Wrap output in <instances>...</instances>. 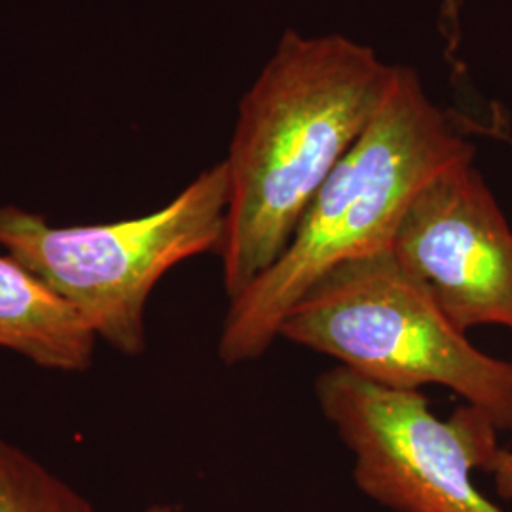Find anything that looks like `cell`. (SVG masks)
<instances>
[{
	"label": "cell",
	"instance_id": "3",
	"mask_svg": "<svg viewBox=\"0 0 512 512\" xmlns=\"http://www.w3.org/2000/svg\"><path fill=\"white\" fill-rule=\"evenodd\" d=\"M279 338L391 391L440 385L512 431V361L475 348L387 247L334 266L281 323Z\"/></svg>",
	"mask_w": 512,
	"mask_h": 512
},
{
	"label": "cell",
	"instance_id": "7",
	"mask_svg": "<svg viewBox=\"0 0 512 512\" xmlns=\"http://www.w3.org/2000/svg\"><path fill=\"white\" fill-rule=\"evenodd\" d=\"M97 336L90 325L14 256L0 253V348L40 368L86 372Z\"/></svg>",
	"mask_w": 512,
	"mask_h": 512
},
{
	"label": "cell",
	"instance_id": "11",
	"mask_svg": "<svg viewBox=\"0 0 512 512\" xmlns=\"http://www.w3.org/2000/svg\"><path fill=\"white\" fill-rule=\"evenodd\" d=\"M141 512H179L173 505H167V503H154L147 509H143Z\"/></svg>",
	"mask_w": 512,
	"mask_h": 512
},
{
	"label": "cell",
	"instance_id": "2",
	"mask_svg": "<svg viewBox=\"0 0 512 512\" xmlns=\"http://www.w3.org/2000/svg\"><path fill=\"white\" fill-rule=\"evenodd\" d=\"M475 147L423 90L410 67H395L384 103L319 188L283 255L230 300L219 357L236 366L260 359L294 304L334 266L391 245L408 205Z\"/></svg>",
	"mask_w": 512,
	"mask_h": 512
},
{
	"label": "cell",
	"instance_id": "1",
	"mask_svg": "<svg viewBox=\"0 0 512 512\" xmlns=\"http://www.w3.org/2000/svg\"><path fill=\"white\" fill-rule=\"evenodd\" d=\"M395 65L342 35L285 31L239 103L219 253L228 300L283 251L332 169L368 128Z\"/></svg>",
	"mask_w": 512,
	"mask_h": 512
},
{
	"label": "cell",
	"instance_id": "6",
	"mask_svg": "<svg viewBox=\"0 0 512 512\" xmlns=\"http://www.w3.org/2000/svg\"><path fill=\"white\" fill-rule=\"evenodd\" d=\"M473 162L421 188L389 249L461 332L512 330V228Z\"/></svg>",
	"mask_w": 512,
	"mask_h": 512
},
{
	"label": "cell",
	"instance_id": "8",
	"mask_svg": "<svg viewBox=\"0 0 512 512\" xmlns=\"http://www.w3.org/2000/svg\"><path fill=\"white\" fill-rule=\"evenodd\" d=\"M0 512H93V505L37 458L0 437Z\"/></svg>",
	"mask_w": 512,
	"mask_h": 512
},
{
	"label": "cell",
	"instance_id": "9",
	"mask_svg": "<svg viewBox=\"0 0 512 512\" xmlns=\"http://www.w3.org/2000/svg\"><path fill=\"white\" fill-rule=\"evenodd\" d=\"M495 492L501 499L512 501V450H501L495 459L492 473Z\"/></svg>",
	"mask_w": 512,
	"mask_h": 512
},
{
	"label": "cell",
	"instance_id": "4",
	"mask_svg": "<svg viewBox=\"0 0 512 512\" xmlns=\"http://www.w3.org/2000/svg\"><path fill=\"white\" fill-rule=\"evenodd\" d=\"M228 209L224 162L171 202L135 219L54 226L18 205L0 207V247L65 300L97 340L126 357L147 349L148 298L194 256L219 253Z\"/></svg>",
	"mask_w": 512,
	"mask_h": 512
},
{
	"label": "cell",
	"instance_id": "5",
	"mask_svg": "<svg viewBox=\"0 0 512 512\" xmlns=\"http://www.w3.org/2000/svg\"><path fill=\"white\" fill-rule=\"evenodd\" d=\"M323 416L353 456L359 492L393 512H505L476 486L492 473L499 429L482 410L458 406L440 420L421 391H391L344 366L315 382Z\"/></svg>",
	"mask_w": 512,
	"mask_h": 512
},
{
	"label": "cell",
	"instance_id": "10",
	"mask_svg": "<svg viewBox=\"0 0 512 512\" xmlns=\"http://www.w3.org/2000/svg\"><path fill=\"white\" fill-rule=\"evenodd\" d=\"M461 2H463V0H444L442 14H444V18L452 21L454 27H458L459 6H461Z\"/></svg>",
	"mask_w": 512,
	"mask_h": 512
}]
</instances>
